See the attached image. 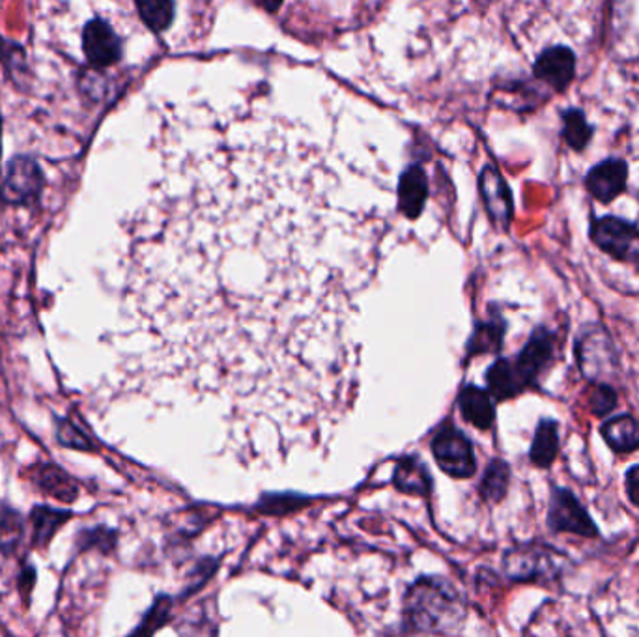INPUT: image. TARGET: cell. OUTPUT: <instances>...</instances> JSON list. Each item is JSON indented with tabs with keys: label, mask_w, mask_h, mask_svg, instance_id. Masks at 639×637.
I'll use <instances>...</instances> for the list:
<instances>
[{
	"label": "cell",
	"mask_w": 639,
	"mask_h": 637,
	"mask_svg": "<svg viewBox=\"0 0 639 637\" xmlns=\"http://www.w3.org/2000/svg\"><path fill=\"white\" fill-rule=\"evenodd\" d=\"M432 454L449 477L469 478L477 472L474 445L461 428L443 425L432 440Z\"/></svg>",
	"instance_id": "cell-6"
},
{
	"label": "cell",
	"mask_w": 639,
	"mask_h": 637,
	"mask_svg": "<svg viewBox=\"0 0 639 637\" xmlns=\"http://www.w3.org/2000/svg\"><path fill=\"white\" fill-rule=\"evenodd\" d=\"M546 523L554 533H572L583 538L601 536L599 525L589 517L582 501L576 497L574 491L562 486H551Z\"/></svg>",
	"instance_id": "cell-5"
},
{
	"label": "cell",
	"mask_w": 639,
	"mask_h": 637,
	"mask_svg": "<svg viewBox=\"0 0 639 637\" xmlns=\"http://www.w3.org/2000/svg\"><path fill=\"white\" fill-rule=\"evenodd\" d=\"M83 53L90 66L107 68L121 58V39L102 18H94L83 28Z\"/></svg>",
	"instance_id": "cell-10"
},
{
	"label": "cell",
	"mask_w": 639,
	"mask_h": 637,
	"mask_svg": "<svg viewBox=\"0 0 639 637\" xmlns=\"http://www.w3.org/2000/svg\"><path fill=\"white\" fill-rule=\"evenodd\" d=\"M44 192V173L31 155H15L8 163L7 176L0 184V202L28 206Z\"/></svg>",
	"instance_id": "cell-7"
},
{
	"label": "cell",
	"mask_w": 639,
	"mask_h": 637,
	"mask_svg": "<svg viewBox=\"0 0 639 637\" xmlns=\"http://www.w3.org/2000/svg\"><path fill=\"white\" fill-rule=\"evenodd\" d=\"M255 2L266 8L268 12H276L277 8L281 7L282 0H255Z\"/></svg>",
	"instance_id": "cell-28"
},
{
	"label": "cell",
	"mask_w": 639,
	"mask_h": 637,
	"mask_svg": "<svg viewBox=\"0 0 639 637\" xmlns=\"http://www.w3.org/2000/svg\"><path fill=\"white\" fill-rule=\"evenodd\" d=\"M395 483H397L400 490L411 491V494H422V491L429 488L427 467L419 460H404L403 464L398 465Z\"/></svg>",
	"instance_id": "cell-22"
},
{
	"label": "cell",
	"mask_w": 639,
	"mask_h": 637,
	"mask_svg": "<svg viewBox=\"0 0 639 637\" xmlns=\"http://www.w3.org/2000/svg\"><path fill=\"white\" fill-rule=\"evenodd\" d=\"M506 320H488L485 324L477 325L475 335L469 343V354L479 356V354H499L503 348V337H506Z\"/></svg>",
	"instance_id": "cell-20"
},
{
	"label": "cell",
	"mask_w": 639,
	"mask_h": 637,
	"mask_svg": "<svg viewBox=\"0 0 639 637\" xmlns=\"http://www.w3.org/2000/svg\"><path fill=\"white\" fill-rule=\"evenodd\" d=\"M57 438L60 443L70 449H78V451H92V443H90L89 436L81 432V428L75 427L73 422L60 419L58 421Z\"/></svg>",
	"instance_id": "cell-26"
},
{
	"label": "cell",
	"mask_w": 639,
	"mask_h": 637,
	"mask_svg": "<svg viewBox=\"0 0 639 637\" xmlns=\"http://www.w3.org/2000/svg\"><path fill=\"white\" fill-rule=\"evenodd\" d=\"M619 404V396L612 383H591L589 391V409L595 417H606Z\"/></svg>",
	"instance_id": "cell-24"
},
{
	"label": "cell",
	"mask_w": 639,
	"mask_h": 637,
	"mask_svg": "<svg viewBox=\"0 0 639 637\" xmlns=\"http://www.w3.org/2000/svg\"><path fill=\"white\" fill-rule=\"evenodd\" d=\"M425 195H427V187H425V176L419 171H411V173L403 179L400 184V208H403L408 216L416 217L421 211L422 202H425Z\"/></svg>",
	"instance_id": "cell-23"
},
{
	"label": "cell",
	"mask_w": 639,
	"mask_h": 637,
	"mask_svg": "<svg viewBox=\"0 0 639 637\" xmlns=\"http://www.w3.org/2000/svg\"><path fill=\"white\" fill-rule=\"evenodd\" d=\"M628 501L639 509V464L632 465L625 475Z\"/></svg>",
	"instance_id": "cell-27"
},
{
	"label": "cell",
	"mask_w": 639,
	"mask_h": 637,
	"mask_svg": "<svg viewBox=\"0 0 639 637\" xmlns=\"http://www.w3.org/2000/svg\"><path fill=\"white\" fill-rule=\"evenodd\" d=\"M34 544L38 548H45L62 525L71 518L68 510L49 509V507H36L33 510Z\"/></svg>",
	"instance_id": "cell-19"
},
{
	"label": "cell",
	"mask_w": 639,
	"mask_h": 637,
	"mask_svg": "<svg viewBox=\"0 0 639 637\" xmlns=\"http://www.w3.org/2000/svg\"><path fill=\"white\" fill-rule=\"evenodd\" d=\"M462 417L479 430H488L496 422V404L490 391L480 390L477 385H467L458 398Z\"/></svg>",
	"instance_id": "cell-14"
},
{
	"label": "cell",
	"mask_w": 639,
	"mask_h": 637,
	"mask_svg": "<svg viewBox=\"0 0 639 637\" xmlns=\"http://www.w3.org/2000/svg\"><path fill=\"white\" fill-rule=\"evenodd\" d=\"M561 137L567 147L574 152H583L593 141L595 128L588 121V116L582 108H567L561 113Z\"/></svg>",
	"instance_id": "cell-16"
},
{
	"label": "cell",
	"mask_w": 639,
	"mask_h": 637,
	"mask_svg": "<svg viewBox=\"0 0 639 637\" xmlns=\"http://www.w3.org/2000/svg\"><path fill=\"white\" fill-rule=\"evenodd\" d=\"M559 447H561L559 422L550 417H544L538 421L533 443H531V464L537 465L538 470H548L556 462Z\"/></svg>",
	"instance_id": "cell-15"
},
{
	"label": "cell",
	"mask_w": 639,
	"mask_h": 637,
	"mask_svg": "<svg viewBox=\"0 0 639 637\" xmlns=\"http://www.w3.org/2000/svg\"><path fill=\"white\" fill-rule=\"evenodd\" d=\"M601 436L615 454L639 451V421L632 414L609 417L601 427Z\"/></svg>",
	"instance_id": "cell-13"
},
{
	"label": "cell",
	"mask_w": 639,
	"mask_h": 637,
	"mask_svg": "<svg viewBox=\"0 0 639 637\" xmlns=\"http://www.w3.org/2000/svg\"><path fill=\"white\" fill-rule=\"evenodd\" d=\"M589 238L601 248L623 264H639V229L627 219L615 216L596 217L589 227Z\"/></svg>",
	"instance_id": "cell-4"
},
{
	"label": "cell",
	"mask_w": 639,
	"mask_h": 637,
	"mask_svg": "<svg viewBox=\"0 0 639 637\" xmlns=\"http://www.w3.org/2000/svg\"><path fill=\"white\" fill-rule=\"evenodd\" d=\"M559 357V338L544 325L531 333L519 356L511 359L512 372L516 377L522 393L537 390L544 374L556 364Z\"/></svg>",
	"instance_id": "cell-2"
},
{
	"label": "cell",
	"mask_w": 639,
	"mask_h": 637,
	"mask_svg": "<svg viewBox=\"0 0 639 637\" xmlns=\"http://www.w3.org/2000/svg\"><path fill=\"white\" fill-rule=\"evenodd\" d=\"M0 155H2V115H0Z\"/></svg>",
	"instance_id": "cell-29"
},
{
	"label": "cell",
	"mask_w": 639,
	"mask_h": 637,
	"mask_svg": "<svg viewBox=\"0 0 639 637\" xmlns=\"http://www.w3.org/2000/svg\"><path fill=\"white\" fill-rule=\"evenodd\" d=\"M34 480L45 494H49L65 503H71L78 497L79 488L75 480L57 465L39 467L38 473L34 475Z\"/></svg>",
	"instance_id": "cell-17"
},
{
	"label": "cell",
	"mask_w": 639,
	"mask_h": 637,
	"mask_svg": "<svg viewBox=\"0 0 639 637\" xmlns=\"http://www.w3.org/2000/svg\"><path fill=\"white\" fill-rule=\"evenodd\" d=\"M576 53L567 45L546 47L533 65V77L557 94L567 92L576 79Z\"/></svg>",
	"instance_id": "cell-9"
},
{
	"label": "cell",
	"mask_w": 639,
	"mask_h": 637,
	"mask_svg": "<svg viewBox=\"0 0 639 637\" xmlns=\"http://www.w3.org/2000/svg\"><path fill=\"white\" fill-rule=\"evenodd\" d=\"M480 193H483L486 211H488V216H490L493 223L501 227V229H509L512 216H514L511 189L506 184L503 176L493 166H486L483 174H480Z\"/></svg>",
	"instance_id": "cell-12"
},
{
	"label": "cell",
	"mask_w": 639,
	"mask_h": 637,
	"mask_svg": "<svg viewBox=\"0 0 639 637\" xmlns=\"http://www.w3.org/2000/svg\"><path fill=\"white\" fill-rule=\"evenodd\" d=\"M569 557L544 544H525L507 552L503 570L512 581H551L561 576Z\"/></svg>",
	"instance_id": "cell-3"
},
{
	"label": "cell",
	"mask_w": 639,
	"mask_h": 637,
	"mask_svg": "<svg viewBox=\"0 0 639 637\" xmlns=\"http://www.w3.org/2000/svg\"><path fill=\"white\" fill-rule=\"evenodd\" d=\"M21 536H23V522L20 514L13 510H2L0 512V549L4 552L15 549Z\"/></svg>",
	"instance_id": "cell-25"
},
{
	"label": "cell",
	"mask_w": 639,
	"mask_h": 637,
	"mask_svg": "<svg viewBox=\"0 0 639 637\" xmlns=\"http://www.w3.org/2000/svg\"><path fill=\"white\" fill-rule=\"evenodd\" d=\"M456 600L453 593L441 591L440 583H422V591L411 593V621L421 630H443L445 621H453Z\"/></svg>",
	"instance_id": "cell-8"
},
{
	"label": "cell",
	"mask_w": 639,
	"mask_h": 637,
	"mask_svg": "<svg viewBox=\"0 0 639 637\" xmlns=\"http://www.w3.org/2000/svg\"><path fill=\"white\" fill-rule=\"evenodd\" d=\"M574 359L589 383H612L619 377V351L612 333L601 322L580 327L576 335Z\"/></svg>",
	"instance_id": "cell-1"
},
{
	"label": "cell",
	"mask_w": 639,
	"mask_h": 637,
	"mask_svg": "<svg viewBox=\"0 0 639 637\" xmlns=\"http://www.w3.org/2000/svg\"><path fill=\"white\" fill-rule=\"evenodd\" d=\"M142 23L152 33H165L174 20V0H135Z\"/></svg>",
	"instance_id": "cell-21"
},
{
	"label": "cell",
	"mask_w": 639,
	"mask_h": 637,
	"mask_svg": "<svg viewBox=\"0 0 639 637\" xmlns=\"http://www.w3.org/2000/svg\"><path fill=\"white\" fill-rule=\"evenodd\" d=\"M511 467L503 460L493 459L486 465L485 477L480 480V496L490 503H501L509 491Z\"/></svg>",
	"instance_id": "cell-18"
},
{
	"label": "cell",
	"mask_w": 639,
	"mask_h": 637,
	"mask_svg": "<svg viewBox=\"0 0 639 637\" xmlns=\"http://www.w3.org/2000/svg\"><path fill=\"white\" fill-rule=\"evenodd\" d=\"M583 184L591 197L602 205H609L627 192L628 163L619 158L601 161L589 171Z\"/></svg>",
	"instance_id": "cell-11"
}]
</instances>
